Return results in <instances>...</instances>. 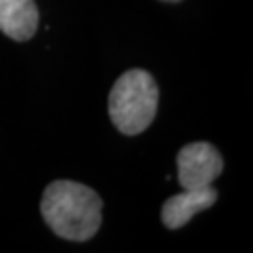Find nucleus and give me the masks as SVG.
I'll return each instance as SVG.
<instances>
[{
	"label": "nucleus",
	"instance_id": "nucleus-6",
	"mask_svg": "<svg viewBox=\"0 0 253 253\" xmlns=\"http://www.w3.org/2000/svg\"><path fill=\"white\" fill-rule=\"evenodd\" d=\"M163 2H181V0H163Z\"/></svg>",
	"mask_w": 253,
	"mask_h": 253
},
{
	"label": "nucleus",
	"instance_id": "nucleus-5",
	"mask_svg": "<svg viewBox=\"0 0 253 253\" xmlns=\"http://www.w3.org/2000/svg\"><path fill=\"white\" fill-rule=\"evenodd\" d=\"M38 8L35 0H0V32L15 42H27L37 33Z\"/></svg>",
	"mask_w": 253,
	"mask_h": 253
},
{
	"label": "nucleus",
	"instance_id": "nucleus-1",
	"mask_svg": "<svg viewBox=\"0 0 253 253\" xmlns=\"http://www.w3.org/2000/svg\"><path fill=\"white\" fill-rule=\"evenodd\" d=\"M42 215L61 239L85 242L102 224V199L94 189L76 181H53L43 192Z\"/></svg>",
	"mask_w": 253,
	"mask_h": 253
},
{
	"label": "nucleus",
	"instance_id": "nucleus-2",
	"mask_svg": "<svg viewBox=\"0 0 253 253\" xmlns=\"http://www.w3.org/2000/svg\"><path fill=\"white\" fill-rule=\"evenodd\" d=\"M158 85L143 69H131L115 81L109 95L110 120L125 135H138L155 120Z\"/></svg>",
	"mask_w": 253,
	"mask_h": 253
},
{
	"label": "nucleus",
	"instance_id": "nucleus-3",
	"mask_svg": "<svg viewBox=\"0 0 253 253\" xmlns=\"http://www.w3.org/2000/svg\"><path fill=\"white\" fill-rule=\"evenodd\" d=\"M224 171V161L215 146L194 141L178 153V179L183 189L207 188Z\"/></svg>",
	"mask_w": 253,
	"mask_h": 253
},
{
	"label": "nucleus",
	"instance_id": "nucleus-4",
	"mask_svg": "<svg viewBox=\"0 0 253 253\" xmlns=\"http://www.w3.org/2000/svg\"><path fill=\"white\" fill-rule=\"evenodd\" d=\"M217 201V191L212 186L201 189H183L169 197L161 209V220L171 230L181 229L197 212L206 211Z\"/></svg>",
	"mask_w": 253,
	"mask_h": 253
}]
</instances>
